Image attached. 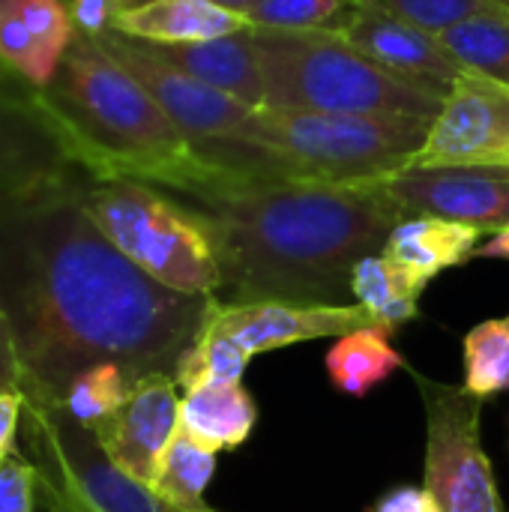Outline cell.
<instances>
[{
	"label": "cell",
	"mask_w": 509,
	"mask_h": 512,
	"mask_svg": "<svg viewBox=\"0 0 509 512\" xmlns=\"http://www.w3.org/2000/svg\"><path fill=\"white\" fill-rule=\"evenodd\" d=\"M480 240H483L480 228L435 219V216H408L393 228L384 255L408 267L420 279L432 282L444 270L474 261Z\"/></svg>",
	"instance_id": "d6986e66"
},
{
	"label": "cell",
	"mask_w": 509,
	"mask_h": 512,
	"mask_svg": "<svg viewBox=\"0 0 509 512\" xmlns=\"http://www.w3.org/2000/svg\"><path fill=\"white\" fill-rule=\"evenodd\" d=\"M36 501L42 504V510L45 512H87L81 510L78 504H72L69 498H63L60 492H54L51 486L39 483V480H36Z\"/></svg>",
	"instance_id": "e575fe53"
},
{
	"label": "cell",
	"mask_w": 509,
	"mask_h": 512,
	"mask_svg": "<svg viewBox=\"0 0 509 512\" xmlns=\"http://www.w3.org/2000/svg\"><path fill=\"white\" fill-rule=\"evenodd\" d=\"M66 3H69V15H72L75 30L81 36L102 39L105 33L114 30L120 9L129 6L132 0H66Z\"/></svg>",
	"instance_id": "4dcf8cb0"
},
{
	"label": "cell",
	"mask_w": 509,
	"mask_h": 512,
	"mask_svg": "<svg viewBox=\"0 0 509 512\" xmlns=\"http://www.w3.org/2000/svg\"><path fill=\"white\" fill-rule=\"evenodd\" d=\"M360 0H261L246 18L255 30H288V33H312V30H342L348 15Z\"/></svg>",
	"instance_id": "83f0119b"
},
{
	"label": "cell",
	"mask_w": 509,
	"mask_h": 512,
	"mask_svg": "<svg viewBox=\"0 0 509 512\" xmlns=\"http://www.w3.org/2000/svg\"><path fill=\"white\" fill-rule=\"evenodd\" d=\"M75 33L66 0H0V66L30 90L51 84Z\"/></svg>",
	"instance_id": "9a60e30c"
},
{
	"label": "cell",
	"mask_w": 509,
	"mask_h": 512,
	"mask_svg": "<svg viewBox=\"0 0 509 512\" xmlns=\"http://www.w3.org/2000/svg\"><path fill=\"white\" fill-rule=\"evenodd\" d=\"M456 63L477 78L509 87V15H474L441 33Z\"/></svg>",
	"instance_id": "603a6c76"
},
{
	"label": "cell",
	"mask_w": 509,
	"mask_h": 512,
	"mask_svg": "<svg viewBox=\"0 0 509 512\" xmlns=\"http://www.w3.org/2000/svg\"><path fill=\"white\" fill-rule=\"evenodd\" d=\"M213 474H216V453L192 441L186 432H177L150 489L180 512H216L204 501Z\"/></svg>",
	"instance_id": "cb8c5ba5"
},
{
	"label": "cell",
	"mask_w": 509,
	"mask_h": 512,
	"mask_svg": "<svg viewBox=\"0 0 509 512\" xmlns=\"http://www.w3.org/2000/svg\"><path fill=\"white\" fill-rule=\"evenodd\" d=\"M135 381L138 378L129 375L120 363H93L69 381L60 408L81 426L93 429L129 399Z\"/></svg>",
	"instance_id": "d4e9b609"
},
{
	"label": "cell",
	"mask_w": 509,
	"mask_h": 512,
	"mask_svg": "<svg viewBox=\"0 0 509 512\" xmlns=\"http://www.w3.org/2000/svg\"><path fill=\"white\" fill-rule=\"evenodd\" d=\"M339 33L375 63H381L387 72L441 102L456 87V81L468 75L447 51L438 33L402 21L366 0L354 6Z\"/></svg>",
	"instance_id": "4fadbf2b"
},
{
	"label": "cell",
	"mask_w": 509,
	"mask_h": 512,
	"mask_svg": "<svg viewBox=\"0 0 509 512\" xmlns=\"http://www.w3.org/2000/svg\"><path fill=\"white\" fill-rule=\"evenodd\" d=\"M78 171L33 90L0 93V192L33 189Z\"/></svg>",
	"instance_id": "2e32d148"
},
{
	"label": "cell",
	"mask_w": 509,
	"mask_h": 512,
	"mask_svg": "<svg viewBox=\"0 0 509 512\" xmlns=\"http://www.w3.org/2000/svg\"><path fill=\"white\" fill-rule=\"evenodd\" d=\"M372 512H441L426 486H396L378 498Z\"/></svg>",
	"instance_id": "d6a6232c"
},
{
	"label": "cell",
	"mask_w": 509,
	"mask_h": 512,
	"mask_svg": "<svg viewBox=\"0 0 509 512\" xmlns=\"http://www.w3.org/2000/svg\"><path fill=\"white\" fill-rule=\"evenodd\" d=\"M465 390L483 402L509 390V312L477 324L462 345Z\"/></svg>",
	"instance_id": "484cf974"
},
{
	"label": "cell",
	"mask_w": 509,
	"mask_h": 512,
	"mask_svg": "<svg viewBox=\"0 0 509 512\" xmlns=\"http://www.w3.org/2000/svg\"><path fill=\"white\" fill-rule=\"evenodd\" d=\"M258 423V408L249 390L240 384H207L183 393L180 399V432L201 447L237 450L249 441Z\"/></svg>",
	"instance_id": "ffe728a7"
},
{
	"label": "cell",
	"mask_w": 509,
	"mask_h": 512,
	"mask_svg": "<svg viewBox=\"0 0 509 512\" xmlns=\"http://www.w3.org/2000/svg\"><path fill=\"white\" fill-rule=\"evenodd\" d=\"M78 195L99 231L150 279L192 294L219 297L222 252L210 216L174 192L132 177H78Z\"/></svg>",
	"instance_id": "8992f818"
},
{
	"label": "cell",
	"mask_w": 509,
	"mask_h": 512,
	"mask_svg": "<svg viewBox=\"0 0 509 512\" xmlns=\"http://www.w3.org/2000/svg\"><path fill=\"white\" fill-rule=\"evenodd\" d=\"M99 42L153 93V99L165 108V114L192 141L195 150L237 135L255 114V108L243 105L240 99L213 90L198 78L159 60L138 39L111 30Z\"/></svg>",
	"instance_id": "30bf717a"
},
{
	"label": "cell",
	"mask_w": 509,
	"mask_h": 512,
	"mask_svg": "<svg viewBox=\"0 0 509 512\" xmlns=\"http://www.w3.org/2000/svg\"><path fill=\"white\" fill-rule=\"evenodd\" d=\"M192 204L216 228L228 303H345L354 267L408 219L381 183L231 174Z\"/></svg>",
	"instance_id": "7a4b0ae2"
},
{
	"label": "cell",
	"mask_w": 509,
	"mask_h": 512,
	"mask_svg": "<svg viewBox=\"0 0 509 512\" xmlns=\"http://www.w3.org/2000/svg\"><path fill=\"white\" fill-rule=\"evenodd\" d=\"M21 90H27V84H21L15 75H9V72L0 66V93H21Z\"/></svg>",
	"instance_id": "8d00e7d4"
},
{
	"label": "cell",
	"mask_w": 509,
	"mask_h": 512,
	"mask_svg": "<svg viewBox=\"0 0 509 512\" xmlns=\"http://www.w3.org/2000/svg\"><path fill=\"white\" fill-rule=\"evenodd\" d=\"M498 3H501V6H504V9H509V0H498Z\"/></svg>",
	"instance_id": "f35d334b"
},
{
	"label": "cell",
	"mask_w": 509,
	"mask_h": 512,
	"mask_svg": "<svg viewBox=\"0 0 509 512\" xmlns=\"http://www.w3.org/2000/svg\"><path fill=\"white\" fill-rule=\"evenodd\" d=\"M6 390H21V366H18L9 330L0 318V393Z\"/></svg>",
	"instance_id": "836d02e7"
},
{
	"label": "cell",
	"mask_w": 509,
	"mask_h": 512,
	"mask_svg": "<svg viewBox=\"0 0 509 512\" xmlns=\"http://www.w3.org/2000/svg\"><path fill=\"white\" fill-rule=\"evenodd\" d=\"M36 510V471L27 456H12L0 465V512Z\"/></svg>",
	"instance_id": "f546056e"
},
{
	"label": "cell",
	"mask_w": 509,
	"mask_h": 512,
	"mask_svg": "<svg viewBox=\"0 0 509 512\" xmlns=\"http://www.w3.org/2000/svg\"><path fill=\"white\" fill-rule=\"evenodd\" d=\"M213 3H219V6H225V9H234V12H240V15H246L255 3H261V0H213Z\"/></svg>",
	"instance_id": "74e56055"
},
{
	"label": "cell",
	"mask_w": 509,
	"mask_h": 512,
	"mask_svg": "<svg viewBox=\"0 0 509 512\" xmlns=\"http://www.w3.org/2000/svg\"><path fill=\"white\" fill-rule=\"evenodd\" d=\"M426 408V492L441 512H507L483 447V399L408 369Z\"/></svg>",
	"instance_id": "ba28073f"
},
{
	"label": "cell",
	"mask_w": 509,
	"mask_h": 512,
	"mask_svg": "<svg viewBox=\"0 0 509 512\" xmlns=\"http://www.w3.org/2000/svg\"><path fill=\"white\" fill-rule=\"evenodd\" d=\"M429 126L402 117L264 108L237 135L198 147V153L228 177L360 186L414 165Z\"/></svg>",
	"instance_id": "277c9868"
},
{
	"label": "cell",
	"mask_w": 509,
	"mask_h": 512,
	"mask_svg": "<svg viewBox=\"0 0 509 512\" xmlns=\"http://www.w3.org/2000/svg\"><path fill=\"white\" fill-rule=\"evenodd\" d=\"M204 324L228 336L243 354L258 357L300 342L339 339L378 321L360 303H228L216 297Z\"/></svg>",
	"instance_id": "7c38bea8"
},
{
	"label": "cell",
	"mask_w": 509,
	"mask_h": 512,
	"mask_svg": "<svg viewBox=\"0 0 509 512\" xmlns=\"http://www.w3.org/2000/svg\"><path fill=\"white\" fill-rule=\"evenodd\" d=\"M402 21H411L417 27H426L432 33H444L447 27L474 18V15H509V9H504L498 0H366Z\"/></svg>",
	"instance_id": "f1b7e54d"
},
{
	"label": "cell",
	"mask_w": 509,
	"mask_h": 512,
	"mask_svg": "<svg viewBox=\"0 0 509 512\" xmlns=\"http://www.w3.org/2000/svg\"><path fill=\"white\" fill-rule=\"evenodd\" d=\"M141 45L159 60L171 63L174 69L198 78L201 84L222 90L255 111L264 108V72L255 45V27L207 42H186V45L141 42Z\"/></svg>",
	"instance_id": "e0dca14e"
},
{
	"label": "cell",
	"mask_w": 509,
	"mask_h": 512,
	"mask_svg": "<svg viewBox=\"0 0 509 512\" xmlns=\"http://www.w3.org/2000/svg\"><path fill=\"white\" fill-rule=\"evenodd\" d=\"M21 438L36 480L87 512H180L129 477L57 402L24 396Z\"/></svg>",
	"instance_id": "52a82bcc"
},
{
	"label": "cell",
	"mask_w": 509,
	"mask_h": 512,
	"mask_svg": "<svg viewBox=\"0 0 509 512\" xmlns=\"http://www.w3.org/2000/svg\"><path fill=\"white\" fill-rule=\"evenodd\" d=\"M327 378L330 384L354 399L369 396L378 384L393 378L399 369H405L402 354L393 345L390 327H360L354 333H345L333 342L327 351Z\"/></svg>",
	"instance_id": "44dd1931"
},
{
	"label": "cell",
	"mask_w": 509,
	"mask_h": 512,
	"mask_svg": "<svg viewBox=\"0 0 509 512\" xmlns=\"http://www.w3.org/2000/svg\"><path fill=\"white\" fill-rule=\"evenodd\" d=\"M21 423H24V393L21 390L0 393V465L18 453Z\"/></svg>",
	"instance_id": "1f68e13d"
},
{
	"label": "cell",
	"mask_w": 509,
	"mask_h": 512,
	"mask_svg": "<svg viewBox=\"0 0 509 512\" xmlns=\"http://www.w3.org/2000/svg\"><path fill=\"white\" fill-rule=\"evenodd\" d=\"M252 27L246 15L213 0H135L120 9L114 30L156 45H186Z\"/></svg>",
	"instance_id": "ac0fdd59"
},
{
	"label": "cell",
	"mask_w": 509,
	"mask_h": 512,
	"mask_svg": "<svg viewBox=\"0 0 509 512\" xmlns=\"http://www.w3.org/2000/svg\"><path fill=\"white\" fill-rule=\"evenodd\" d=\"M255 45L267 111H333L432 123L441 108V99L405 84L336 30H255Z\"/></svg>",
	"instance_id": "5b68a950"
},
{
	"label": "cell",
	"mask_w": 509,
	"mask_h": 512,
	"mask_svg": "<svg viewBox=\"0 0 509 512\" xmlns=\"http://www.w3.org/2000/svg\"><path fill=\"white\" fill-rule=\"evenodd\" d=\"M426 279L396 264L384 252L363 258L351 276V297L360 303L378 324L396 330L420 318V297L426 291Z\"/></svg>",
	"instance_id": "7402d4cb"
},
{
	"label": "cell",
	"mask_w": 509,
	"mask_h": 512,
	"mask_svg": "<svg viewBox=\"0 0 509 512\" xmlns=\"http://www.w3.org/2000/svg\"><path fill=\"white\" fill-rule=\"evenodd\" d=\"M33 99L87 177H132L186 198L228 180L99 39L75 33L57 75Z\"/></svg>",
	"instance_id": "3957f363"
},
{
	"label": "cell",
	"mask_w": 509,
	"mask_h": 512,
	"mask_svg": "<svg viewBox=\"0 0 509 512\" xmlns=\"http://www.w3.org/2000/svg\"><path fill=\"white\" fill-rule=\"evenodd\" d=\"M405 216H435L495 234L509 225V168L414 162L381 180Z\"/></svg>",
	"instance_id": "9c48e42d"
},
{
	"label": "cell",
	"mask_w": 509,
	"mask_h": 512,
	"mask_svg": "<svg viewBox=\"0 0 509 512\" xmlns=\"http://www.w3.org/2000/svg\"><path fill=\"white\" fill-rule=\"evenodd\" d=\"M81 171L0 192V318L21 393L63 399L93 363L129 375H174L216 297L171 291L135 267L90 219Z\"/></svg>",
	"instance_id": "6da1fadb"
},
{
	"label": "cell",
	"mask_w": 509,
	"mask_h": 512,
	"mask_svg": "<svg viewBox=\"0 0 509 512\" xmlns=\"http://www.w3.org/2000/svg\"><path fill=\"white\" fill-rule=\"evenodd\" d=\"M174 375H144L129 399L90 432L102 450L144 486H153L159 465L180 432V396Z\"/></svg>",
	"instance_id": "5bb4252c"
},
{
	"label": "cell",
	"mask_w": 509,
	"mask_h": 512,
	"mask_svg": "<svg viewBox=\"0 0 509 512\" xmlns=\"http://www.w3.org/2000/svg\"><path fill=\"white\" fill-rule=\"evenodd\" d=\"M417 162L509 168V87L462 75L444 96Z\"/></svg>",
	"instance_id": "8fae6325"
},
{
	"label": "cell",
	"mask_w": 509,
	"mask_h": 512,
	"mask_svg": "<svg viewBox=\"0 0 509 512\" xmlns=\"http://www.w3.org/2000/svg\"><path fill=\"white\" fill-rule=\"evenodd\" d=\"M249 360L252 357L243 354L228 336L204 324L195 342L183 351L174 369V381L183 393L207 387V384H240Z\"/></svg>",
	"instance_id": "4316f807"
},
{
	"label": "cell",
	"mask_w": 509,
	"mask_h": 512,
	"mask_svg": "<svg viewBox=\"0 0 509 512\" xmlns=\"http://www.w3.org/2000/svg\"><path fill=\"white\" fill-rule=\"evenodd\" d=\"M474 258H495V261H509V225L495 231L486 243H480V249L474 252Z\"/></svg>",
	"instance_id": "d590c367"
},
{
	"label": "cell",
	"mask_w": 509,
	"mask_h": 512,
	"mask_svg": "<svg viewBox=\"0 0 509 512\" xmlns=\"http://www.w3.org/2000/svg\"><path fill=\"white\" fill-rule=\"evenodd\" d=\"M132 3H135V0H132Z\"/></svg>",
	"instance_id": "ab89813d"
}]
</instances>
